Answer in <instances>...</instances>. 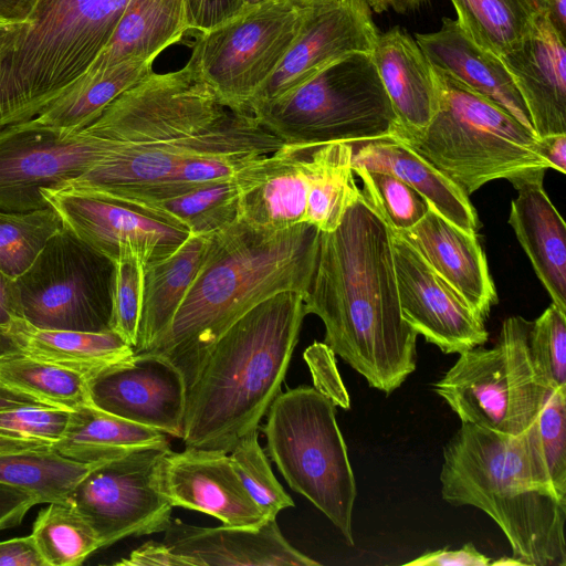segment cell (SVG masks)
Returning <instances> with one entry per match:
<instances>
[{"mask_svg":"<svg viewBox=\"0 0 566 566\" xmlns=\"http://www.w3.org/2000/svg\"><path fill=\"white\" fill-rule=\"evenodd\" d=\"M155 59H132L86 71L32 120L65 133H77L95 122L126 90L153 72Z\"/></svg>","mask_w":566,"mask_h":566,"instance_id":"cell-31","label":"cell"},{"mask_svg":"<svg viewBox=\"0 0 566 566\" xmlns=\"http://www.w3.org/2000/svg\"><path fill=\"white\" fill-rule=\"evenodd\" d=\"M528 349L535 369L548 387L566 389V313L554 303L532 322Z\"/></svg>","mask_w":566,"mask_h":566,"instance_id":"cell-43","label":"cell"},{"mask_svg":"<svg viewBox=\"0 0 566 566\" xmlns=\"http://www.w3.org/2000/svg\"><path fill=\"white\" fill-rule=\"evenodd\" d=\"M304 306L322 319L324 344L370 387L390 395L415 371L418 334L401 316L390 230L363 192L319 233Z\"/></svg>","mask_w":566,"mask_h":566,"instance_id":"cell-2","label":"cell"},{"mask_svg":"<svg viewBox=\"0 0 566 566\" xmlns=\"http://www.w3.org/2000/svg\"><path fill=\"white\" fill-rule=\"evenodd\" d=\"M390 238L403 321L446 354H460L484 345L489 339L485 321L434 271L413 244L392 230Z\"/></svg>","mask_w":566,"mask_h":566,"instance_id":"cell-15","label":"cell"},{"mask_svg":"<svg viewBox=\"0 0 566 566\" xmlns=\"http://www.w3.org/2000/svg\"><path fill=\"white\" fill-rule=\"evenodd\" d=\"M370 10L382 13L392 9L398 13H407L420 8L427 0H366Z\"/></svg>","mask_w":566,"mask_h":566,"instance_id":"cell-57","label":"cell"},{"mask_svg":"<svg viewBox=\"0 0 566 566\" xmlns=\"http://www.w3.org/2000/svg\"><path fill=\"white\" fill-rule=\"evenodd\" d=\"M416 42L433 69L492 101L534 132L525 103L501 59L475 44L457 20L443 18L438 31L418 33Z\"/></svg>","mask_w":566,"mask_h":566,"instance_id":"cell-24","label":"cell"},{"mask_svg":"<svg viewBox=\"0 0 566 566\" xmlns=\"http://www.w3.org/2000/svg\"><path fill=\"white\" fill-rule=\"evenodd\" d=\"M286 1H290V2H292L293 4H295V6L300 7V8H305V7H311V6L337 3V2H340L343 0H286Z\"/></svg>","mask_w":566,"mask_h":566,"instance_id":"cell-60","label":"cell"},{"mask_svg":"<svg viewBox=\"0 0 566 566\" xmlns=\"http://www.w3.org/2000/svg\"><path fill=\"white\" fill-rule=\"evenodd\" d=\"M21 25H0V66Z\"/></svg>","mask_w":566,"mask_h":566,"instance_id":"cell-59","label":"cell"},{"mask_svg":"<svg viewBox=\"0 0 566 566\" xmlns=\"http://www.w3.org/2000/svg\"><path fill=\"white\" fill-rule=\"evenodd\" d=\"M129 0H36L0 66V129L34 118L84 74Z\"/></svg>","mask_w":566,"mask_h":566,"instance_id":"cell-6","label":"cell"},{"mask_svg":"<svg viewBox=\"0 0 566 566\" xmlns=\"http://www.w3.org/2000/svg\"><path fill=\"white\" fill-rule=\"evenodd\" d=\"M532 322L507 317L496 343L460 353L433 390L462 423L518 436L538 417L551 390L528 349Z\"/></svg>","mask_w":566,"mask_h":566,"instance_id":"cell-10","label":"cell"},{"mask_svg":"<svg viewBox=\"0 0 566 566\" xmlns=\"http://www.w3.org/2000/svg\"><path fill=\"white\" fill-rule=\"evenodd\" d=\"M395 232L413 244L472 311L486 319L497 294L476 234L463 231L432 208L412 228Z\"/></svg>","mask_w":566,"mask_h":566,"instance_id":"cell-23","label":"cell"},{"mask_svg":"<svg viewBox=\"0 0 566 566\" xmlns=\"http://www.w3.org/2000/svg\"><path fill=\"white\" fill-rule=\"evenodd\" d=\"M545 171L516 179L509 223L553 303L566 313V226L543 188Z\"/></svg>","mask_w":566,"mask_h":566,"instance_id":"cell-25","label":"cell"},{"mask_svg":"<svg viewBox=\"0 0 566 566\" xmlns=\"http://www.w3.org/2000/svg\"><path fill=\"white\" fill-rule=\"evenodd\" d=\"M0 382L70 411L91 402L88 381L82 375L18 352L0 356Z\"/></svg>","mask_w":566,"mask_h":566,"instance_id":"cell-37","label":"cell"},{"mask_svg":"<svg viewBox=\"0 0 566 566\" xmlns=\"http://www.w3.org/2000/svg\"><path fill=\"white\" fill-rule=\"evenodd\" d=\"M458 23L479 46L501 57L533 31L537 12L527 0H450Z\"/></svg>","mask_w":566,"mask_h":566,"instance_id":"cell-36","label":"cell"},{"mask_svg":"<svg viewBox=\"0 0 566 566\" xmlns=\"http://www.w3.org/2000/svg\"><path fill=\"white\" fill-rule=\"evenodd\" d=\"M535 428L551 483L566 499V389L548 392Z\"/></svg>","mask_w":566,"mask_h":566,"instance_id":"cell-44","label":"cell"},{"mask_svg":"<svg viewBox=\"0 0 566 566\" xmlns=\"http://www.w3.org/2000/svg\"><path fill=\"white\" fill-rule=\"evenodd\" d=\"M115 564L123 566H189L184 557L171 552L163 542L155 541L144 543L128 557Z\"/></svg>","mask_w":566,"mask_h":566,"instance_id":"cell-50","label":"cell"},{"mask_svg":"<svg viewBox=\"0 0 566 566\" xmlns=\"http://www.w3.org/2000/svg\"><path fill=\"white\" fill-rule=\"evenodd\" d=\"M243 0H187L189 29L206 32L235 15Z\"/></svg>","mask_w":566,"mask_h":566,"instance_id":"cell-47","label":"cell"},{"mask_svg":"<svg viewBox=\"0 0 566 566\" xmlns=\"http://www.w3.org/2000/svg\"><path fill=\"white\" fill-rule=\"evenodd\" d=\"M187 30V0H129L109 41L87 71L132 59H156Z\"/></svg>","mask_w":566,"mask_h":566,"instance_id":"cell-30","label":"cell"},{"mask_svg":"<svg viewBox=\"0 0 566 566\" xmlns=\"http://www.w3.org/2000/svg\"><path fill=\"white\" fill-rule=\"evenodd\" d=\"M105 139L81 130L65 133L32 119L0 129V210L49 207L44 190L60 189L98 164Z\"/></svg>","mask_w":566,"mask_h":566,"instance_id":"cell-13","label":"cell"},{"mask_svg":"<svg viewBox=\"0 0 566 566\" xmlns=\"http://www.w3.org/2000/svg\"><path fill=\"white\" fill-rule=\"evenodd\" d=\"M62 228L61 217L50 206L23 212L0 210V271L20 276Z\"/></svg>","mask_w":566,"mask_h":566,"instance_id":"cell-39","label":"cell"},{"mask_svg":"<svg viewBox=\"0 0 566 566\" xmlns=\"http://www.w3.org/2000/svg\"><path fill=\"white\" fill-rule=\"evenodd\" d=\"M38 500L29 492L0 483V531L21 524Z\"/></svg>","mask_w":566,"mask_h":566,"instance_id":"cell-49","label":"cell"},{"mask_svg":"<svg viewBox=\"0 0 566 566\" xmlns=\"http://www.w3.org/2000/svg\"><path fill=\"white\" fill-rule=\"evenodd\" d=\"M70 416V410L52 406L20 407L0 411V430L54 444L63 437Z\"/></svg>","mask_w":566,"mask_h":566,"instance_id":"cell-45","label":"cell"},{"mask_svg":"<svg viewBox=\"0 0 566 566\" xmlns=\"http://www.w3.org/2000/svg\"><path fill=\"white\" fill-rule=\"evenodd\" d=\"M335 403L315 387L280 392L261 428L266 452L290 488L305 496L354 545L352 516L357 495Z\"/></svg>","mask_w":566,"mask_h":566,"instance_id":"cell-9","label":"cell"},{"mask_svg":"<svg viewBox=\"0 0 566 566\" xmlns=\"http://www.w3.org/2000/svg\"><path fill=\"white\" fill-rule=\"evenodd\" d=\"M0 566H45L32 535L0 542Z\"/></svg>","mask_w":566,"mask_h":566,"instance_id":"cell-52","label":"cell"},{"mask_svg":"<svg viewBox=\"0 0 566 566\" xmlns=\"http://www.w3.org/2000/svg\"><path fill=\"white\" fill-rule=\"evenodd\" d=\"M17 316L24 317L17 281L0 271V356L12 352L2 336V329Z\"/></svg>","mask_w":566,"mask_h":566,"instance_id":"cell-51","label":"cell"},{"mask_svg":"<svg viewBox=\"0 0 566 566\" xmlns=\"http://www.w3.org/2000/svg\"><path fill=\"white\" fill-rule=\"evenodd\" d=\"M566 39L538 13L531 34L501 56L538 138L566 134Z\"/></svg>","mask_w":566,"mask_h":566,"instance_id":"cell-22","label":"cell"},{"mask_svg":"<svg viewBox=\"0 0 566 566\" xmlns=\"http://www.w3.org/2000/svg\"><path fill=\"white\" fill-rule=\"evenodd\" d=\"M398 119L407 130H420L437 113L439 88L434 69L416 40L399 27L378 34L370 53Z\"/></svg>","mask_w":566,"mask_h":566,"instance_id":"cell-26","label":"cell"},{"mask_svg":"<svg viewBox=\"0 0 566 566\" xmlns=\"http://www.w3.org/2000/svg\"><path fill=\"white\" fill-rule=\"evenodd\" d=\"M363 181V195L377 209L394 231H405L417 224L428 212V202L395 175L354 167Z\"/></svg>","mask_w":566,"mask_h":566,"instance_id":"cell-40","label":"cell"},{"mask_svg":"<svg viewBox=\"0 0 566 566\" xmlns=\"http://www.w3.org/2000/svg\"><path fill=\"white\" fill-rule=\"evenodd\" d=\"M319 233L308 223L268 231L237 219L213 234L168 329L146 352L172 363L188 389L211 347L245 313L284 291L305 294Z\"/></svg>","mask_w":566,"mask_h":566,"instance_id":"cell-3","label":"cell"},{"mask_svg":"<svg viewBox=\"0 0 566 566\" xmlns=\"http://www.w3.org/2000/svg\"><path fill=\"white\" fill-rule=\"evenodd\" d=\"M229 457L243 486L269 518H276L282 510L294 506L272 472L258 430L241 438Z\"/></svg>","mask_w":566,"mask_h":566,"instance_id":"cell-41","label":"cell"},{"mask_svg":"<svg viewBox=\"0 0 566 566\" xmlns=\"http://www.w3.org/2000/svg\"><path fill=\"white\" fill-rule=\"evenodd\" d=\"M30 406H48L38 399L0 382V411Z\"/></svg>","mask_w":566,"mask_h":566,"instance_id":"cell-55","label":"cell"},{"mask_svg":"<svg viewBox=\"0 0 566 566\" xmlns=\"http://www.w3.org/2000/svg\"><path fill=\"white\" fill-rule=\"evenodd\" d=\"M378 33L366 0L302 8L298 32L284 57L249 104L279 97L348 54L371 53Z\"/></svg>","mask_w":566,"mask_h":566,"instance_id":"cell-17","label":"cell"},{"mask_svg":"<svg viewBox=\"0 0 566 566\" xmlns=\"http://www.w3.org/2000/svg\"><path fill=\"white\" fill-rule=\"evenodd\" d=\"M83 132L105 139L108 151L62 188L127 206L182 193L181 172L196 160H256L284 144L250 111L224 103L190 61L153 71Z\"/></svg>","mask_w":566,"mask_h":566,"instance_id":"cell-1","label":"cell"},{"mask_svg":"<svg viewBox=\"0 0 566 566\" xmlns=\"http://www.w3.org/2000/svg\"><path fill=\"white\" fill-rule=\"evenodd\" d=\"M250 111L284 144L356 145L389 137L398 125L373 57L363 52L336 60Z\"/></svg>","mask_w":566,"mask_h":566,"instance_id":"cell-8","label":"cell"},{"mask_svg":"<svg viewBox=\"0 0 566 566\" xmlns=\"http://www.w3.org/2000/svg\"><path fill=\"white\" fill-rule=\"evenodd\" d=\"M163 543L189 566H317L292 546L276 518L258 528L221 525L201 527L171 518Z\"/></svg>","mask_w":566,"mask_h":566,"instance_id":"cell-21","label":"cell"},{"mask_svg":"<svg viewBox=\"0 0 566 566\" xmlns=\"http://www.w3.org/2000/svg\"><path fill=\"white\" fill-rule=\"evenodd\" d=\"M301 20L302 8L286 0L243 7L223 23L199 32L188 61L224 103L250 111L251 99L294 41Z\"/></svg>","mask_w":566,"mask_h":566,"instance_id":"cell-11","label":"cell"},{"mask_svg":"<svg viewBox=\"0 0 566 566\" xmlns=\"http://www.w3.org/2000/svg\"><path fill=\"white\" fill-rule=\"evenodd\" d=\"M306 315L304 294L284 291L254 306L217 340L187 389L186 447L229 453L259 429L281 392Z\"/></svg>","mask_w":566,"mask_h":566,"instance_id":"cell-5","label":"cell"},{"mask_svg":"<svg viewBox=\"0 0 566 566\" xmlns=\"http://www.w3.org/2000/svg\"><path fill=\"white\" fill-rule=\"evenodd\" d=\"M238 202L239 188L234 177L207 184L164 200L129 207L182 227L190 234L212 237L238 219Z\"/></svg>","mask_w":566,"mask_h":566,"instance_id":"cell-35","label":"cell"},{"mask_svg":"<svg viewBox=\"0 0 566 566\" xmlns=\"http://www.w3.org/2000/svg\"><path fill=\"white\" fill-rule=\"evenodd\" d=\"M353 166L395 175L415 189L440 216L463 231L476 234L479 219L469 196L405 143L394 137L361 143L359 148L353 150Z\"/></svg>","mask_w":566,"mask_h":566,"instance_id":"cell-28","label":"cell"},{"mask_svg":"<svg viewBox=\"0 0 566 566\" xmlns=\"http://www.w3.org/2000/svg\"><path fill=\"white\" fill-rule=\"evenodd\" d=\"M353 144L334 142L317 145L311 157L305 223L331 232L358 199L353 171Z\"/></svg>","mask_w":566,"mask_h":566,"instance_id":"cell-33","label":"cell"},{"mask_svg":"<svg viewBox=\"0 0 566 566\" xmlns=\"http://www.w3.org/2000/svg\"><path fill=\"white\" fill-rule=\"evenodd\" d=\"M335 354L324 343H314L304 353L308 361L315 388L335 405L349 408V397L338 374Z\"/></svg>","mask_w":566,"mask_h":566,"instance_id":"cell-46","label":"cell"},{"mask_svg":"<svg viewBox=\"0 0 566 566\" xmlns=\"http://www.w3.org/2000/svg\"><path fill=\"white\" fill-rule=\"evenodd\" d=\"M316 146L283 144L242 169L235 176L238 219L268 231L305 223L310 165Z\"/></svg>","mask_w":566,"mask_h":566,"instance_id":"cell-20","label":"cell"},{"mask_svg":"<svg viewBox=\"0 0 566 566\" xmlns=\"http://www.w3.org/2000/svg\"><path fill=\"white\" fill-rule=\"evenodd\" d=\"M31 535L45 566H77L102 548L91 523L69 501L41 510Z\"/></svg>","mask_w":566,"mask_h":566,"instance_id":"cell-38","label":"cell"},{"mask_svg":"<svg viewBox=\"0 0 566 566\" xmlns=\"http://www.w3.org/2000/svg\"><path fill=\"white\" fill-rule=\"evenodd\" d=\"M60 454L52 446L0 453V483L31 493L38 503L67 502L96 465Z\"/></svg>","mask_w":566,"mask_h":566,"instance_id":"cell-34","label":"cell"},{"mask_svg":"<svg viewBox=\"0 0 566 566\" xmlns=\"http://www.w3.org/2000/svg\"><path fill=\"white\" fill-rule=\"evenodd\" d=\"M210 238L190 234L172 254L145 265L143 307L134 353L150 349L168 329L206 260Z\"/></svg>","mask_w":566,"mask_h":566,"instance_id":"cell-29","label":"cell"},{"mask_svg":"<svg viewBox=\"0 0 566 566\" xmlns=\"http://www.w3.org/2000/svg\"><path fill=\"white\" fill-rule=\"evenodd\" d=\"M2 336L12 352L77 373L88 382L134 355L113 331L41 328L18 316L3 327Z\"/></svg>","mask_w":566,"mask_h":566,"instance_id":"cell-27","label":"cell"},{"mask_svg":"<svg viewBox=\"0 0 566 566\" xmlns=\"http://www.w3.org/2000/svg\"><path fill=\"white\" fill-rule=\"evenodd\" d=\"M434 72L439 104L429 125L420 130L397 125L389 137L408 145L468 196L492 180L513 182L551 169L534 132L492 101Z\"/></svg>","mask_w":566,"mask_h":566,"instance_id":"cell-7","label":"cell"},{"mask_svg":"<svg viewBox=\"0 0 566 566\" xmlns=\"http://www.w3.org/2000/svg\"><path fill=\"white\" fill-rule=\"evenodd\" d=\"M539 145L542 157L549 168L566 174V134L542 137Z\"/></svg>","mask_w":566,"mask_h":566,"instance_id":"cell-54","label":"cell"},{"mask_svg":"<svg viewBox=\"0 0 566 566\" xmlns=\"http://www.w3.org/2000/svg\"><path fill=\"white\" fill-rule=\"evenodd\" d=\"M490 565H501V566L514 565V566H522V564L516 558H514L513 556H511V557H507V556L500 557L497 560L491 562Z\"/></svg>","mask_w":566,"mask_h":566,"instance_id":"cell-61","label":"cell"},{"mask_svg":"<svg viewBox=\"0 0 566 566\" xmlns=\"http://www.w3.org/2000/svg\"><path fill=\"white\" fill-rule=\"evenodd\" d=\"M527 2L535 10V12H537V13L546 12V9H547L546 0H527Z\"/></svg>","mask_w":566,"mask_h":566,"instance_id":"cell-62","label":"cell"},{"mask_svg":"<svg viewBox=\"0 0 566 566\" xmlns=\"http://www.w3.org/2000/svg\"><path fill=\"white\" fill-rule=\"evenodd\" d=\"M168 446L166 433L104 411L87 403L71 411L63 437L52 444L63 457L85 462H105L130 451Z\"/></svg>","mask_w":566,"mask_h":566,"instance_id":"cell-32","label":"cell"},{"mask_svg":"<svg viewBox=\"0 0 566 566\" xmlns=\"http://www.w3.org/2000/svg\"><path fill=\"white\" fill-rule=\"evenodd\" d=\"M114 263L64 226L15 279L23 316L50 329L111 331Z\"/></svg>","mask_w":566,"mask_h":566,"instance_id":"cell-12","label":"cell"},{"mask_svg":"<svg viewBox=\"0 0 566 566\" xmlns=\"http://www.w3.org/2000/svg\"><path fill=\"white\" fill-rule=\"evenodd\" d=\"M97 408L181 438L187 387L179 369L166 357L143 352L88 382Z\"/></svg>","mask_w":566,"mask_h":566,"instance_id":"cell-19","label":"cell"},{"mask_svg":"<svg viewBox=\"0 0 566 566\" xmlns=\"http://www.w3.org/2000/svg\"><path fill=\"white\" fill-rule=\"evenodd\" d=\"M440 484L449 504L486 513L522 566H566V499L551 483L535 421L518 436L462 423L443 448Z\"/></svg>","mask_w":566,"mask_h":566,"instance_id":"cell-4","label":"cell"},{"mask_svg":"<svg viewBox=\"0 0 566 566\" xmlns=\"http://www.w3.org/2000/svg\"><path fill=\"white\" fill-rule=\"evenodd\" d=\"M263 1H266V0H243V6L244 7H251V6H255V4H259Z\"/></svg>","mask_w":566,"mask_h":566,"instance_id":"cell-63","label":"cell"},{"mask_svg":"<svg viewBox=\"0 0 566 566\" xmlns=\"http://www.w3.org/2000/svg\"><path fill=\"white\" fill-rule=\"evenodd\" d=\"M36 0H0V25H25L31 22Z\"/></svg>","mask_w":566,"mask_h":566,"instance_id":"cell-53","label":"cell"},{"mask_svg":"<svg viewBox=\"0 0 566 566\" xmlns=\"http://www.w3.org/2000/svg\"><path fill=\"white\" fill-rule=\"evenodd\" d=\"M546 6L549 22L566 39V0H546Z\"/></svg>","mask_w":566,"mask_h":566,"instance_id":"cell-58","label":"cell"},{"mask_svg":"<svg viewBox=\"0 0 566 566\" xmlns=\"http://www.w3.org/2000/svg\"><path fill=\"white\" fill-rule=\"evenodd\" d=\"M52 446L48 442L22 437H13L0 430V453L23 451Z\"/></svg>","mask_w":566,"mask_h":566,"instance_id":"cell-56","label":"cell"},{"mask_svg":"<svg viewBox=\"0 0 566 566\" xmlns=\"http://www.w3.org/2000/svg\"><path fill=\"white\" fill-rule=\"evenodd\" d=\"M168 448L136 449L102 462L74 489L69 502L91 523L102 548L169 526L174 506L154 482L155 468Z\"/></svg>","mask_w":566,"mask_h":566,"instance_id":"cell-14","label":"cell"},{"mask_svg":"<svg viewBox=\"0 0 566 566\" xmlns=\"http://www.w3.org/2000/svg\"><path fill=\"white\" fill-rule=\"evenodd\" d=\"M144 270L142 259L129 247L123 248L114 262L111 331L133 349L137 343L143 307Z\"/></svg>","mask_w":566,"mask_h":566,"instance_id":"cell-42","label":"cell"},{"mask_svg":"<svg viewBox=\"0 0 566 566\" xmlns=\"http://www.w3.org/2000/svg\"><path fill=\"white\" fill-rule=\"evenodd\" d=\"M491 560L469 543L459 549H438L405 563L413 566H488Z\"/></svg>","mask_w":566,"mask_h":566,"instance_id":"cell-48","label":"cell"},{"mask_svg":"<svg viewBox=\"0 0 566 566\" xmlns=\"http://www.w3.org/2000/svg\"><path fill=\"white\" fill-rule=\"evenodd\" d=\"M42 196L66 229L113 263L129 247L147 265L172 254L190 235L182 227L111 199L67 188L44 190Z\"/></svg>","mask_w":566,"mask_h":566,"instance_id":"cell-16","label":"cell"},{"mask_svg":"<svg viewBox=\"0 0 566 566\" xmlns=\"http://www.w3.org/2000/svg\"><path fill=\"white\" fill-rule=\"evenodd\" d=\"M154 482L174 507L214 516L223 525L258 528L269 520L243 486L229 453L219 450L168 448L155 468Z\"/></svg>","mask_w":566,"mask_h":566,"instance_id":"cell-18","label":"cell"}]
</instances>
